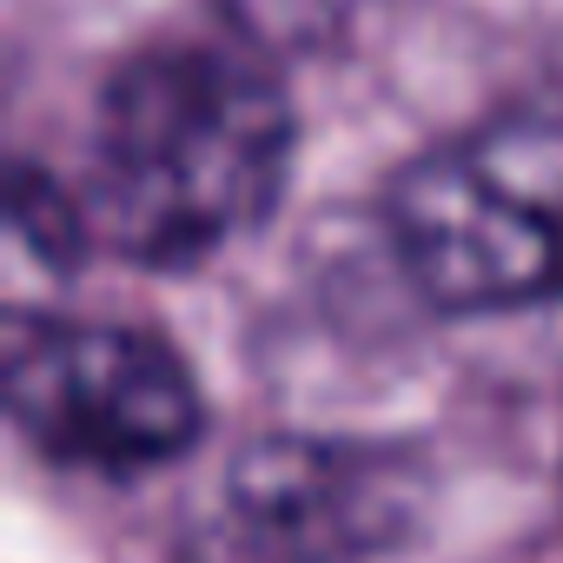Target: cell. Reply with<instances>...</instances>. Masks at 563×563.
Instances as JSON below:
<instances>
[{
    "label": "cell",
    "mask_w": 563,
    "mask_h": 563,
    "mask_svg": "<svg viewBox=\"0 0 563 563\" xmlns=\"http://www.w3.org/2000/svg\"><path fill=\"white\" fill-rule=\"evenodd\" d=\"M345 8V0H252V14L265 21V27H278V21H292V27H319V21H332Z\"/></svg>",
    "instance_id": "cell-5"
},
{
    "label": "cell",
    "mask_w": 563,
    "mask_h": 563,
    "mask_svg": "<svg viewBox=\"0 0 563 563\" xmlns=\"http://www.w3.org/2000/svg\"><path fill=\"white\" fill-rule=\"evenodd\" d=\"M385 225L438 312L563 299V113H504L431 146L398 173Z\"/></svg>",
    "instance_id": "cell-2"
},
{
    "label": "cell",
    "mask_w": 563,
    "mask_h": 563,
    "mask_svg": "<svg viewBox=\"0 0 563 563\" xmlns=\"http://www.w3.org/2000/svg\"><path fill=\"white\" fill-rule=\"evenodd\" d=\"M431 477L398 444L258 438L232 464V517L278 563H365L424 523Z\"/></svg>",
    "instance_id": "cell-4"
},
{
    "label": "cell",
    "mask_w": 563,
    "mask_h": 563,
    "mask_svg": "<svg viewBox=\"0 0 563 563\" xmlns=\"http://www.w3.org/2000/svg\"><path fill=\"white\" fill-rule=\"evenodd\" d=\"M292 107L252 54L166 41L126 60L93 120L87 225L133 265L186 272L239 245L286 192Z\"/></svg>",
    "instance_id": "cell-1"
},
{
    "label": "cell",
    "mask_w": 563,
    "mask_h": 563,
    "mask_svg": "<svg viewBox=\"0 0 563 563\" xmlns=\"http://www.w3.org/2000/svg\"><path fill=\"white\" fill-rule=\"evenodd\" d=\"M8 418L14 431L67 471L133 477L192 451L206 405L192 365L107 319H14L8 332Z\"/></svg>",
    "instance_id": "cell-3"
}]
</instances>
